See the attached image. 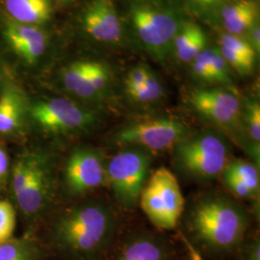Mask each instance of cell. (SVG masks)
Returning <instances> with one entry per match:
<instances>
[{
	"mask_svg": "<svg viewBox=\"0 0 260 260\" xmlns=\"http://www.w3.org/2000/svg\"><path fill=\"white\" fill-rule=\"evenodd\" d=\"M45 222L46 241L58 255L67 260H96L111 241L116 215L105 202L85 197L51 211Z\"/></svg>",
	"mask_w": 260,
	"mask_h": 260,
	"instance_id": "1",
	"label": "cell"
},
{
	"mask_svg": "<svg viewBox=\"0 0 260 260\" xmlns=\"http://www.w3.org/2000/svg\"><path fill=\"white\" fill-rule=\"evenodd\" d=\"M12 156L8 199L27 233H34L53 210L58 194V162L55 152L29 140L18 145Z\"/></svg>",
	"mask_w": 260,
	"mask_h": 260,
	"instance_id": "2",
	"label": "cell"
},
{
	"mask_svg": "<svg viewBox=\"0 0 260 260\" xmlns=\"http://www.w3.org/2000/svg\"><path fill=\"white\" fill-rule=\"evenodd\" d=\"M188 224L196 239L215 251H228L242 241L248 216L241 206L222 196H207L190 210Z\"/></svg>",
	"mask_w": 260,
	"mask_h": 260,
	"instance_id": "3",
	"label": "cell"
},
{
	"mask_svg": "<svg viewBox=\"0 0 260 260\" xmlns=\"http://www.w3.org/2000/svg\"><path fill=\"white\" fill-rule=\"evenodd\" d=\"M27 122L29 136L69 139L91 132L99 118L92 109L67 98H27Z\"/></svg>",
	"mask_w": 260,
	"mask_h": 260,
	"instance_id": "4",
	"label": "cell"
},
{
	"mask_svg": "<svg viewBox=\"0 0 260 260\" xmlns=\"http://www.w3.org/2000/svg\"><path fill=\"white\" fill-rule=\"evenodd\" d=\"M173 150L177 167L199 181H210L222 176L231 160L229 142L213 130L189 133Z\"/></svg>",
	"mask_w": 260,
	"mask_h": 260,
	"instance_id": "5",
	"label": "cell"
},
{
	"mask_svg": "<svg viewBox=\"0 0 260 260\" xmlns=\"http://www.w3.org/2000/svg\"><path fill=\"white\" fill-rule=\"evenodd\" d=\"M129 18L143 47L158 61L165 60L182 25L176 11L157 0H137L130 6Z\"/></svg>",
	"mask_w": 260,
	"mask_h": 260,
	"instance_id": "6",
	"label": "cell"
},
{
	"mask_svg": "<svg viewBox=\"0 0 260 260\" xmlns=\"http://www.w3.org/2000/svg\"><path fill=\"white\" fill-rule=\"evenodd\" d=\"M106 185V161L103 152L91 146H75L58 167V191L71 201L85 198Z\"/></svg>",
	"mask_w": 260,
	"mask_h": 260,
	"instance_id": "7",
	"label": "cell"
},
{
	"mask_svg": "<svg viewBox=\"0 0 260 260\" xmlns=\"http://www.w3.org/2000/svg\"><path fill=\"white\" fill-rule=\"evenodd\" d=\"M139 202L149 221L163 231L177 226L185 205L177 177L165 167L158 168L150 176Z\"/></svg>",
	"mask_w": 260,
	"mask_h": 260,
	"instance_id": "8",
	"label": "cell"
},
{
	"mask_svg": "<svg viewBox=\"0 0 260 260\" xmlns=\"http://www.w3.org/2000/svg\"><path fill=\"white\" fill-rule=\"evenodd\" d=\"M151 161L150 152L137 148H124L106 161L107 185L124 208L132 209L138 204Z\"/></svg>",
	"mask_w": 260,
	"mask_h": 260,
	"instance_id": "9",
	"label": "cell"
},
{
	"mask_svg": "<svg viewBox=\"0 0 260 260\" xmlns=\"http://www.w3.org/2000/svg\"><path fill=\"white\" fill-rule=\"evenodd\" d=\"M189 133L188 126L178 119L152 118L126 123L112 140L121 148H137L151 153L174 149Z\"/></svg>",
	"mask_w": 260,
	"mask_h": 260,
	"instance_id": "10",
	"label": "cell"
},
{
	"mask_svg": "<svg viewBox=\"0 0 260 260\" xmlns=\"http://www.w3.org/2000/svg\"><path fill=\"white\" fill-rule=\"evenodd\" d=\"M188 103L203 119L226 130L233 136L243 132L242 109L239 96L224 88H200L191 91Z\"/></svg>",
	"mask_w": 260,
	"mask_h": 260,
	"instance_id": "11",
	"label": "cell"
},
{
	"mask_svg": "<svg viewBox=\"0 0 260 260\" xmlns=\"http://www.w3.org/2000/svg\"><path fill=\"white\" fill-rule=\"evenodd\" d=\"M0 140L17 145L29 140L27 96L18 85L8 80L0 92Z\"/></svg>",
	"mask_w": 260,
	"mask_h": 260,
	"instance_id": "12",
	"label": "cell"
},
{
	"mask_svg": "<svg viewBox=\"0 0 260 260\" xmlns=\"http://www.w3.org/2000/svg\"><path fill=\"white\" fill-rule=\"evenodd\" d=\"M82 23L85 31L98 42L115 44L121 41V19L111 0H92L84 12Z\"/></svg>",
	"mask_w": 260,
	"mask_h": 260,
	"instance_id": "13",
	"label": "cell"
},
{
	"mask_svg": "<svg viewBox=\"0 0 260 260\" xmlns=\"http://www.w3.org/2000/svg\"><path fill=\"white\" fill-rule=\"evenodd\" d=\"M4 36L10 47L27 65L36 64L47 47V36L34 25L11 20L4 27Z\"/></svg>",
	"mask_w": 260,
	"mask_h": 260,
	"instance_id": "14",
	"label": "cell"
},
{
	"mask_svg": "<svg viewBox=\"0 0 260 260\" xmlns=\"http://www.w3.org/2000/svg\"><path fill=\"white\" fill-rule=\"evenodd\" d=\"M259 17L257 0H229L220 8V18L226 33L240 36L247 33Z\"/></svg>",
	"mask_w": 260,
	"mask_h": 260,
	"instance_id": "15",
	"label": "cell"
},
{
	"mask_svg": "<svg viewBox=\"0 0 260 260\" xmlns=\"http://www.w3.org/2000/svg\"><path fill=\"white\" fill-rule=\"evenodd\" d=\"M12 20L34 25L47 22L52 14L51 0H5Z\"/></svg>",
	"mask_w": 260,
	"mask_h": 260,
	"instance_id": "16",
	"label": "cell"
},
{
	"mask_svg": "<svg viewBox=\"0 0 260 260\" xmlns=\"http://www.w3.org/2000/svg\"><path fill=\"white\" fill-rule=\"evenodd\" d=\"M167 247L156 238L140 236L127 242L115 260H169Z\"/></svg>",
	"mask_w": 260,
	"mask_h": 260,
	"instance_id": "17",
	"label": "cell"
},
{
	"mask_svg": "<svg viewBox=\"0 0 260 260\" xmlns=\"http://www.w3.org/2000/svg\"><path fill=\"white\" fill-rule=\"evenodd\" d=\"M87 61L72 63L62 71L61 83L69 93L82 101H94L100 95L89 80L86 69Z\"/></svg>",
	"mask_w": 260,
	"mask_h": 260,
	"instance_id": "18",
	"label": "cell"
},
{
	"mask_svg": "<svg viewBox=\"0 0 260 260\" xmlns=\"http://www.w3.org/2000/svg\"><path fill=\"white\" fill-rule=\"evenodd\" d=\"M44 250L34 233L0 244V260H42Z\"/></svg>",
	"mask_w": 260,
	"mask_h": 260,
	"instance_id": "19",
	"label": "cell"
},
{
	"mask_svg": "<svg viewBox=\"0 0 260 260\" xmlns=\"http://www.w3.org/2000/svg\"><path fill=\"white\" fill-rule=\"evenodd\" d=\"M233 174L249 188L252 198L259 195L260 179L258 167L244 159L230 160L224 169Z\"/></svg>",
	"mask_w": 260,
	"mask_h": 260,
	"instance_id": "20",
	"label": "cell"
},
{
	"mask_svg": "<svg viewBox=\"0 0 260 260\" xmlns=\"http://www.w3.org/2000/svg\"><path fill=\"white\" fill-rule=\"evenodd\" d=\"M208 68V72L211 78V83L231 85L232 77L230 72V66L225 62L217 48H205L201 53Z\"/></svg>",
	"mask_w": 260,
	"mask_h": 260,
	"instance_id": "21",
	"label": "cell"
},
{
	"mask_svg": "<svg viewBox=\"0 0 260 260\" xmlns=\"http://www.w3.org/2000/svg\"><path fill=\"white\" fill-rule=\"evenodd\" d=\"M165 95L164 85L152 72H150L147 80L136 92L131 93L130 100L139 104H153L160 102Z\"/></svg>",
	"mask_w": 260,
	"mask_h": 260,
	"instance_id": "22",
	"label": "cell"
},
{
	"mask_svg": "<svg viewBox=\"0 0 260 260\" xmlns=\"http://www.w3.org/2000/svg\"><path fill=\"white\" fill-rule=\"evenodd\" d=\"M18 214L9 199L0 200V244L14 237Z\"/></svg>",
	"mask_w": 260,
	"mask_h": 260,
	"instance_id": "23",
	"label": "cell"
},
{
	"mask_svg": "<svg viewBox=\"0 0 260 260\" xmlns=\"http://www.w3.org/2000/svg\"><path fill=\"white\" fill-rule=\"evenodd\" d=\"M87 75L95 92L102 98L110 85V72L105 66L98 62H86Z\"/></svg>",
	"mask_w": 260,
	"mask_h": 260,
	"instance_id": "24",
	"label": "cell"
},
{
	"mask_svg": "<svg viewBox=\"0 0 260 260\" xmlns=\"http://www.w3.org/2000/svg\"><path fill=\"white\" fill-rule=\"evenodd\" d=\"M219 51L228 65L233 68L239 75H250L254 71L255 61L250 60L226 47H220Z\"/></svg>",
	"mask_w": 260,
	"mask_h": 260,
	"instance_id": "25",
	"label": "cell"
},
{
	"mask_svg": "<svg viewBox=\"0 0 260 260\" xmlns=\"http://www.w3.org/2000/svg\"><path fill=\"white\" fill-rule=\"evenodd\" d=\"M220 45H221L220 47H226L240 55L256 62V54L257 53L251 47L249 42L244 40L243 38L225 33L221 36Z\"/></svg>",
	"mask_w": 260,
	"mask_h": 260,
	"instance_id": "26",
	"label": "cell"
},
{
	"mask_svg": "<svg viewBox=\"0 0 260 260\" xmlns=\"http://www.w3.org/2000/svg\"><path fill=\"white\" fill-rule=\"evenodd\" d=\"M207 44V39L204 30H201L191 43L179 53L177 54V60L181 63H192L198 56L200 55L205 48Z\"/></svg>",
	"mask_w": 260,
	"mask_h": 260,
	"instance_id": "27",
	"label": "cell"
},
{
	"mask_svg": "<svg viewBox=\"0 0 260 260\" xmlns=\"http://www.w3.org/2000/svg\"><path fill=\"white\" fill-rule=\"evenodd\" d=\"M12 169V156L8 144L0 140V195L7 194Z\"/></svg>",
	"mask_w": 260,
	"mask_h": 260,
	"instance_id": "28",
	"label": "cell"
},
{
	"mask_svg": "<svg viewBox=\"0 0 260 260\" xmlns=\"http://www.w3.org/2000/svg\"><path fill=\"white\" fill-rule=\"evenodd\" d=\"M150 72L151 71L149 68L144 65L137 66L130 70L124 81L125 93H127V95L136 92L142 87V85L147 80Z\"/></svg>",
	"mask_w": 260,
	"mask_h": 260,
	"instance_id": "29",
	"label": "cell"
},
{
	"mask_svg": "<svg viewBox=\"0 0 260 260\" xmlns=\"http://www.w3.org/2000/svg\"><path fill=\"white\" fill-rule=\"evenodd\" d=\"M223 182L225 186L233 192V194L237 196L240 199H250L252 198L251 191L249 188L242 182L240 179H238L233 174L229 173L228 171L223 170Z\"/></svg>",
	"mask_w": 260,
	"mask_h": 260,
	"instance_id": "30",
	"label": "cell"
},
{
	"mask_svg": "<svg viewBox=\"0 0 260 260\" xmlns=\"http://www.w3.org/2000/svg\"><path fill=\"white\" fill-rule=\"evenodd\" d=\"M191 72L197 80L205 83H211V78L208 72V68L205 64L203 56H198L191 63Z\"/></svg>",
	"mask_w": 260,
	"mask_h": 260,
	"instance_id": "31",
	"label": "cell"
},
{
	"mask_svg": "<svg viewBox=\"0 0 260 260\" xmlns=\"http://www.w3.org/2000/svg\"><path fill=\"white\" fill-rule=\"evenodd\" d=\"M229 0H188L193 9L201 13H208L214 9H220Z\"/></svg>",
	"mask_w": 260,
	"mask_h": 260,
	"instance_id": "32",
	"label": "cell"
},
{
	"mask_svg": "<svg viewBox=\"0 0 260 260\" xmlns=\"http://www.w3.org/2000/svg\"><path fill=\"white\" fill-rule=\"evenodd\" d=\"M249 37H250V42L249 44L251 45V47L255 50V52L258 54L260 50V28L259 24L256 23L248 31Z\"/></svg>",
	"mask_w": 260,
	"mask_h": 260,
	"instance_id": "33",
	"label": "cell"
},
{
	"mask_svg": "<svg viewBox=\"0 0 260 260\" xmlns=\"http://www.w3.org/2000/svg\"><path fill=\"white\" fill-rule=\"evenodd\" d=\"M245 260H260V243L258 239L254 240L250 246Z\"/></svg>",
	"mask_w": 260,
	"mask_h": 260,
	"instance_id": "34",
	"label": "cell"
},
{
	"mask_svg": "<svg viewBox=\"0 0 260 260\" xmlns=\"http://www.w3.org/2000/svg\"><path fill=\"white\" fill-rule=\"evenodd\" d=\"M4 82H5L4 77H3V75H2V73H1V71H0V92H1V90H2V87H3V85H4Z\"/></svg>",
	"mask_w": 260,
	"mask_h": 260,
	"instance_id": "35",
	"label": "cell"
},
{
	"mask_svg": "<svg viewBox=\"0 0 260 260\" xmlns=\"http://www.w3.org/2000/svg\"><path fill=\"white\" fill-rule=\"evenodd\" d=\"M60 1H62V2H70V1H72V0H60Z\"/></svg>",
	"mask_w": 260,
	"mask_h": 260,
	"instance_id": "36",
	"label": "cell"
}]
</instances>
